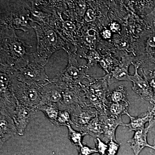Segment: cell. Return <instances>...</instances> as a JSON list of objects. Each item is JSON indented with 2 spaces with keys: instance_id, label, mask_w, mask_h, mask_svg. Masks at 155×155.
<instances>
[{
  "instance_id": "obj_27",
  "label": "cell",
  "mask_w": 155,
  "mask_h": 155,
  "mask_svg": "<svg viewBox=\"0 0 155 155\" xmlns=\"http://www.w3.org/2000/svg\"><path fill=\"white\" fill-rule=\"evenodd\" d=\"M147 43L150 47L155 48V33L150 35L148 39Z\"/></svg>"
},
{
  "instance_id": "obj_30",
  "label": "cell",
  "mask_w": 155,
  "mask_h": 155,
  "mask_svg": "<svg viewBox=\"0 0 155 155\" xmlns=\"http://www.w3.org/2000/svg\"><path fill=\"white\" fill-rule=\"evenodd\" d=\"M110 28L111 30L113 31H117L120 29V26L119 24H117V23H114L111 24Z\"/></svg>"
},
{
  "instance_id": "obj_3",
  "label": "cell",
  "mask_w": 155,
  "mask_h": 155,
  "mask_svg": "<svg viewBox=\"0 0 155 155\" xmlns=\"http://www.w3.org/2000/svg\"><path fill=\"white\" fill-rule=\"evenodd\" d=\"M139 64H134L135 73L130 78V81L133 82L132 89L141 97L142 99L149 102L153 105L155 104V100L153 91L149 83L145 78L140 76L138 73Z\"/></svg>"
},
{
  "instance_id": "obj_7",
  "label": "cell",
  "mask_w": 155,
  "mask_h": 155,
  "mask_svg": "<svg viewBox=\"0 0 155 155\" xmlns=\"http://www.w3.org/2000/svg\"><path fill=\"white\" fill-rule=\"evenodd\" d=\"M17 130L12 117L8 114H0V144L1 147L16 135Z\"/></svg>"
},
{
  "instance_id": "obj_24",
  "label": "cell",
  "mask_w": 155,
  "mask_h": 155,
  "mask_svg": "<svg viewBox=\"0 0 155 155\" xmlns=\"http://www.w3.org/2000/svg\"><path fill=\"white\" fill-rule=\"evenodd\" d=\"M148 111L149 112L150 116L148 127L150 129L155 126V104L153 105V107H149Z\"/></svg>"
},
{
  "instance_id": "obj_29",
  "label": "cell",
  "mask_w": 155,
  "mask_h": 155,
  "mask_svg": "<svg viewBox=\"0 0 155 155\" xmlns=\"http://www.w3.org/2000/svg\"><path fill=\"white\" fill-rule=\"evenodd\" d=\"M64 26L68 30H73L75 29V26L72 22L70 21H66L64 22Z\"/></svg>"
},
{
  "instance_id": "obj_14",
  "label": "cell",
  "mask_w": 155,
  "mask_h": 155,
  "mask_svg": "<svg viewBox=\"0 0 155 155\" xmlns=\"http://www.w3.org/2000/svg\"><path fill=\"white\" fill-rule=\"evenodd\" d=\"M130 78L131 75L128 74L127 68L121 67L116 68L111 74L107 75L104 78L107 79L108 84L110 85L118 81H130Z\"/></svg>"
},
{
  "instance_id": "obj_19",
  "label": "cell",
  "mask_w": 155,
  "mask_h": 155,
  "mask_svg": "<svg viewBox=\"0 0 155 155\" xmlns=\"http://www.w3.org/2000/svg\"><path fill=\"white\" fill-rule=\"evenodd\" d=\"M143 76L152 88L155 100V68L150 69L147 70V72L143 74Z\"/></svg>"
},
{
  "instance_id": "obj_9",
  "label": "cell",
  "mask_w": 155,
  "mask_h": 155,
  "mask_svg": "<svg viewBox=\"0 0 155 155\" xmlns=\"http://www.w3.org/2000/svg\"><path fill=\"white\" fill-rule=\"evenodd\" d=\"M41 101L40 105L54 104L59 108L63 101V94L61 92V90L53 88V86L41 87Z\"/></svg>"
},
{
  "instance_id": "obj_31",
  "label": "cell",
  "mask_w": 155,
  "mask_h": 155,
  "mask_svg": "<svg viewBox=\"0 0 155 155\" xmlns=\"http://www.w3.org/2000/svg\"><path fill=\"white\" fill-rule=\"evenodd\" d=\"M103 36L105 38H109L111 37V31L110 30H106L103 33Z\"/></svg>"
},
{
  "instance_id": "obj_23",
  "label": "cell",
  "mask_w": 155,
  "mask_h": 155,
  "mask_svg": "<svg viewBox=\"0 0 155 155\" xmlns=\"http://www.w3.org/2000/svg\"><path fill=\"white\" fill-rule=\"evenodd\" d=\"M78 155H90L94 153H97V150L91 148L86 145H84L78 148Z\"/></svg>"
},
{
  "instance_id": "obj_18",
  "label": "cell",
  "mask_w": 155,
  "mask_h": 155,
  "mask_svg": "<svg viewBox=\"0 0 155 155\" xmlns=\"http://www.w3.org/2000/svg\"><path fill=\"white\" fill-rule=\"evenodd\" d=\"M110 102L108 103H124L128 101L123 87H119L112 92L110 95Z\"/></svg>"
},
{
  "instance_id": "obj_32",
  "label": "cell",
  "mask_w": 155,
  "mask_h": 155,
  "mask_svg": "<svg viewBox=\"0 0 155 155\" xmlns=\"http://www.w3.org/2000/svg\"><path fill=\"white\" fill-rule=\"evenodd\" d=\"M88 33L89 35L91 36H94L95 35V31L93 29H91V30H89L88 31Z\"/></svg>"
},
{
  "instance_id": "obj_12",
  "label": "cell",
  "mask_w": 155,
  "mask_h": 155,
  "mask_svg": "<svg viewBox=\"0 0 155 155\" xmlns=\"http://www.w3.org/2000/svg\"><path fill=\"white\" fill-rule=\"evenodd\" d=\"M129 101L124 103H108L107 104V115L115 118H122L128 112Z\"/></svg>"
},
{
  "instance_id": "obj_8",
  "label": "cell",
  "mask_w": 155,
  "mask_h": 155,
  "mask_svg": "<svg viewBox=\"0 0 155 155\" xmlns=\"http://www.w3.org/2000/svg\"><path fill=\"white\" fill-rule=\"evenodd\" d=\"M150 130L147 127L143 130L135 131L132 138L128 140L127 142L130 144V147L133 150L134 155H139L142 150L145 147H149L154 149L153 146L150 145L147 142V134Z\"/></svg>"
},
{
  "instance_id": "obj_22",
  "label": "cell",
  "mask_w": 155,
  "mask_h": 155,
  "mask_svg": "<svg viewBox=\"0 0 155 155\" xmlns=\"http://www.w3.org/2000/svg\"><path fill=\"white\" fill-rule=\"evenodd\" d=\"M12 51L15 55L20 57L24 55L25 51L23 46L19 42H16L12 46Z\"/></svg>"
},
{
  "instance_id": "obj_2",
  "label": "cell",
  "mask_w": 155,
  "mask_h": 155,
  "mask_svg": "<svg viewBox=\"0 0 155 155\" xmlns=\"http://www.w3.org/2000/svg\"><path fill=\"white\" fill-rule=\"evenodd\" d=\"M1 73V113L8 114L12 117L13 113L19 104L11 89V82L6 74Z\"/></svg>"
},
{
  "instance_id": "obj_15",
  "label": "cell",
  "mask_w": 155,
  "mask_h": 155,
  "mask_svg": "<svg viewBox=\"0 0 155 155\" xmlns=\"http://www.w3.org/2000/svg\"><path fill=\"white\" fill-rule=\"evenodd\" d=\"M38 110L42 112L54 125L58 118L60 110L56 105L44 104L39 106Z\"/></svg>"
},
{
  "instance_id": "obj_6",
  "label": "cell",
  "mask_w": 155,
  "mask_h": 155,
  "mask_svg": "<svg viewBox=\"0 0 155 155\" xmlns=\"http://www.w3.org/2000/svg\"><path fill=\"white\" fill-rule=\"evenodd\" d=\"M37 111L33 110L23 106L18 105L12 116L14 124L20 136L23 135L25 129Z\"/></svg>"
},
{
  "instance_id": "obj_26",
  "label": "cell",
  "mask_w": 155,
  "mask_h": 155,
  "mask_svg": "<svg viewBox=\"0 0 155 155\" xmlns=\"http://www.w3.org/2000/svg\"><path fill=\"white\" fill-rule=\"evenodd\" d=\"M84 19L87 22L94 21L95 19V16L94 11L91 9H88L87 11Z\"/></svg>"
},
{
  "instance_id": "obj_10",
  "label": "cell",
  "mask_w": 155,
  "mask_h": 155,
  "mask_svg": "<svg viewBox=\"0 0 155 155\" xmlns=\"http://www.w3.org/2000/svg\"><path fill=\"white\" fill-rule=\"evenodd\" d=\"M78 128L86 135H90L95 138L100 137L103 133L102 124L98 114L88 124Z\"/></svg>"
},
{
  "instance_id": "obj_5",
  "label": "cell",
  "mask_w": 155,
  "mask_h": 155,
  "mask_svg": "<svg viewBox=\"0 0 155 155\" xmlns=\"http://www.w3.org/2000/svg\"><path fill=\"white\" fill-rule=\"evenodd\" d=\"M98 116L101 121L103 127L102 134L99 138L107 144L112 140L116 142V129L119 126H125V124L122 122V118H115L107 115H98Z\"/></svg>"
},
{
  "instance_id": "obj_16",
  "label": "cell",
  "mask_w": 155,
  "mask_h": 155,
  "mask_svg": "<svg viewBox=\"0 0 155 155\" xmlns=\"http://www.w3.org/2000/svg\"><path fill=\"white\" fill-rule=\"evenodd\" d=\"M69 131V138L72 144L75 145L78 148L82 146V139L86 134L81 131H78L73 129L71 125L67 126Z\"/></svg>"
},
{
  "instance_id": "obj_17",
  "label": "cell",
  "mask_w": 155,
  "mask_h": 155,
  "mask_svg": "<svg viewBox=\"0 0 155 155\" xmlns=\"http://www.w3.org/2000/svg\"><path fill=\"white\" fill-rule=\"evenodd\" d=\"M54 125L57 126L67 127L68 125H73L69 112L67 110H60L58 118Z\"/></svg>"
},
{
  "instance_id": "obj_33",
  "label": "cell",
  "mask_w": 155,
  "mask_h": 155,
  "mask_svg": "<svg viewBox=\"0 0 155 155\" xmlns=\"http://www.w3.org/2000/svg\"><path fill=\"white\" fill-rule=\"evenodd\" d=\"M153 146L154 148V150L155 151V134L154 135V140H153Z\"/></svg>"
},
{
  "instance_id": "obj_20",
  "label": "cell",
  "mask_w": 155,
  "mask_h": 155,
  "mask_svg": "<svg viewBox=\"0 0 155 155\" xmlns=\"http://www.w3.org/2000/svg\"><path fill=\"white\" fill-rule=\"evenodd\" d=\"M96 143V147L98 152L100 153L101 155H107L108 144L103 141L99 137H97L95 139Z\"/></svg>"
},
{
  "instance_id": "obj_11",
  "label": "cell",
  "mask_w": 155,
  "mask_h": 155,
  "mask_svg": "<svg viewBox=\"0 0 155 155\" xmlns=\"http://www.w3.org/2000/svg\"><path fill=\"white\" fill-rule=\"evenodd\" d=\"M130 119V121L128 124H125V126L129 128V131H137L145 129V125L149 121V112H146L140 115L134 117L130 116L128 112L126 114Z\"/></svg>"
},
{
  "instance_id": "obj_4",
  "label": "cell",
  "mask_w": 155,
  "mask_h": 155,
  "mask_svg": "<svg viewBox=\"0 0 155 155\" xmlns=\"http://www.w3.org/2000/svg\"><path fill=\"white\" fill-rule=\"evenodd\" d=\"M68 112L70 114L73 125L78 128L88 124L98 114L94 108L80 105L74 106Z\"/></svg>"
},
{
  "instance_id": "obj_28",
  "label": "cell",
  "mask_w": 155,
  "mask_h": 155,
  "mask_svg": "<svg viewBox=\"0 0 155 155\" xmlns=\"http://www.w3.org/2000/svg\"><path fill=\"white\" fill-rule=\"evenodd\" d=\"M78 11H79L80 15H84L85 10H86V5L83 3H80L78 5Z\"/></svg>"
},
{
  "instance_id": "obj_21",
  "label": "cell",
  "mask_w": 155,
  "mask_h": 155,
  "mask_svg": "<svg viewBox=\"0 0 155 155\" xmlns=\"http://www.w3.org/2000/svg\"><path fill=\"white\" fill-rule=\"evenodd\" d=\"M108 145L107 155H116L120 147V145L117 142L112 140L108 143Z\"/></svg>"
},
{
  "instance_id": "obj_25",
  "label": "cell",
  "mask_w": 155,
  "mask_h": 155,
  "mask_svg": "<svg viewBox=\"0 0 155 155\" xmlns=\"http://www.w3.org/2000/svg\"><path fill=\"white\" fill-rule=\"evenodd\" d=\"M47 39L51 45H55L57 43V37L56 33L52 30H49L46 33Z\"/></svg>"
},
{
  "instance_id": "obj_1",
  "label": "cell",
  "mask_w": 155,
  "mask_h": 155,
  "mask_svg": "<svg viewBox=\"0 0 155 155\" xmlns=\"http://www.w3.org/2000/svg\"><path fill=\"white\" fill-rule=\"evenodd\" d=\"M11 87L19 105L38 111L41 101V87L16 81H11Z\"/></svg>"
},
{
  "instance_id": "obj_13",
  "label": "cell",
  "mask_w": 155,
  "mask_h": 155,
  "mask_svg": "<svg viewBox=\"0 0 155 155\" xmlns=\"http://www.w3.org/2000/svg\"><path fill=\"white\" fill-rule=\"evenodd\" d=\"M103 79V80L98 81L91 84L88 90L98 97L101 101L107 105L108 102L106 98V94L107 90V86L106 79L104 78Z\"/></svg>"
}]
</instances>
